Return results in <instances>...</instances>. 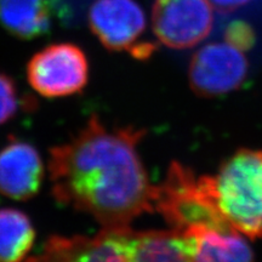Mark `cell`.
Instances as JSON below:
<instances>
[{
    "label": "cell",
    "mask_w": 262,
    "mask_h": 262,
    "mask_svg": "<svg viewBox=\"0 0 262 262\" xmlns=\"http://www.w3.org/2000/svg\"><path fill=\"white\" fill-rule=\"evenodd\" d=\"M146 131L110 127L94 114L67 142L50 148L51 192L57 203L91 216L102 227H126L153 212V188L141 159Z\"/></svg>",
    "instance_id": "obj_1"
},
{
    "label": "cell",
    "mask_w": 262,
    "mask_h": 262,
    "mask_svg": "<svg viewBox=\"0 0 262 262\" xmlns=\"http://www.w3.org/2000/svg\"><path fill=\"white\" fill-rule=\"evenodd\" d=\"M155 211L180 235L196 227L232 228L219 208L214 176H195L178 162L169 166L164 181L153 188Z\"/></svg>",
    "instance_id": "obj_2"
},
{
    "label": "cell",
    "mask_w": 262,
    "mask_h": 262,
    "mask_svg": "<svg viewBox=\"0 0 262 262\" xmlns=\"http://www.w3.org/2000/svg\"><path fill=\"white\" fill-rule=\"evenodd\" d=\"M225 220L249 238H262V150L241 149L214 178Z\"/></svg>",
    "instance_id": "obj_3"
},
{
    "label": "cell",
    "mask_w": 262,
    "mask_h": 262,
    "mask_svg": "<svg viewBox=\"0 0 262 262\" xmlns=\"http://www.w3.org/2000/svg\"><path fill=\"white\" fill-rule=\"evenodd\" d=\"M24 262H143L137 231L102 227L95 235H51L41 251Z\"/></svg>",
    "instance_id": "obj_4"
},
{
    "label": "cell",
    "mask_w": 262,
    "mask_h": 262,
    "mask_svg": "<svg viewBox=\"0 0 262 262\" xmlns=\"http://www.w3.org/2000/svg\"><path fill=\"white\" fill-rule=\"evenodd\" d=\"M90 77V66L83 49L73 42H55L35 52L27 63L31 88L45 98L80 94Z\"/></svg>",
    "instance_id": "obj_5"
},
{
    "label": "cell",
    "mask_w": 262,
    "mask_h": 262,
    "mask_svg": "<svg viewBox=\"0 0 262 262\" xmlns=\"http://www.w3.org/2000/svg\"><path fill=\"white\" fill-rule=\"evenodd\" d=\"M88 21L98 41L113 52H130L137 60L152 56L156 45L142 41L147 21L136 0H95Z\"/></svg>",
    "instance_id": "obj_6"
},
{
    "label": "cell",
    "mask_w": 262,
    "mask_h": 262,
    "mask_svg": "<svg viewBox=\"0 0 262 262\" xmlns=\"http://www.w3.org/2000/svg\"><path fill=\"white\" fill-rule=\"evenodd\" d=\"M214 10L209 0H155L152 29L159 42L182 50L198 45L210 34Z\"/></svg>",
    "instance_id": "obj_7"
},
{
    "label": "cell",
    "mask_w": 262,
    "mask_h": 262,
    "mask_svg": "<svg viewBox=\"0 0 262 262\" xmlns=\"http://www.w3.org/2000/svg\"><path fill=\"white\" fill-rule=\"evenodd\" d=\"M247 73L244 51L224 41L205 45L193 55L188 78L196 95L215 97L238 89Z\"/></svg>",
    "instance_id": "obj_8"
},
{
    "label": "cell",
    "mask_w": 262,
    "mask_h": 262,
    "mask_svg": "<svg viewBox=\"0 0 262 262\" xmlns=\"http://www.w3.org/2000/svg\"><path fill=\"white\" fill-rule=\"evenodd\" d=\"M44 175V162L38 149L29 142L10 137L0 149V194L19 202L34 198Z\"/></svg>",
    "instance_id": "obj_9"
},
{
    "label": "cell",
    "mask_w": 262,
    "mask_h": 262,
    "mask_svg": "<svg viewBox=\"0 0 262 262\" xmlns=\"http://www.w3.org/2000/svg\"><path fill=\"white\" fill-rule=\"evenodd\" d=\"M192 262H254V253L233 228L196 227L185 234Z\"/></svg>",
    "instance_id": "obj_10"
},
{
    "label": "cell",
    "mask_w": 262,
    "mask_h": 262,
    "mask_svg": "<svg viewBox=\"0 0 262 262\" xmlns=\"http://www.w3.org/2000/svg\"><path fill=\"white\" fill-rule=\"evenodd\" d=\"M50 0H0V25L12 37L33 40L51 26Z\"/></svg>",
    "instance_id": "obj_11"
},
{
    "label": "cell",
    "mask_w": 262,
    "mask_h": 262,
    "mask_svg": "<svg viewBox=\"0 0 262 262\" xmlns=\"http://www.w3.org/2000/svg\"><path fill=\"white\" fill-rule=\"evenodd\" d=\"M34 241V225L25 211L0 209V262H24Z\"/></svg>",
    "instance_id": "obj_12"
},
{
    "label": "cell",
    "mask_w": 262,
    "mask_h": 262,
    "mask_svg": "<svg viewBox=\"0 0 262 262\" xmlns=\"http://www.w3.org/2000/svg\"><path fill=\"white\" fill-rule=\"evenodd\" d=\"M19 96L14 79L0 72V125H4L18 112Z\"/></svg>",
    "instance_id": "obj_13"
},
{
    "label": "cell",
    "mask_w": 262,
    "mask_h": 262,
    "mask_svg": "<svg viewBox=\"0 0 262 262\" xmlns=\"http://www.w3.org/2000/svg\"><path fill=\"white\" fill-rule=\"evenodd\" d=\"M225 41L242 51H247L255 44V33L250 25L242 19L231 22L225 29Z\"/></svg>",
    "instance_id": "obj_14"
},
{
    "label": "cell",
    "mask_w": 262,
    "mask_h": 262,
    "mask_svg": "<svg viewBox=\"0 0 262 262\" xmlns=\"http://www.w3.org/2000/svg\"><path fill=\"white\" fill-rule=\"evenodd\" d=\"M209 2L212 8L219 10L220 12H224V14H228V12L235 11L237 9L248 4L251 0H209Z\"/></svg>",
    "instance_id": "obj_15"
}]
</instances>
